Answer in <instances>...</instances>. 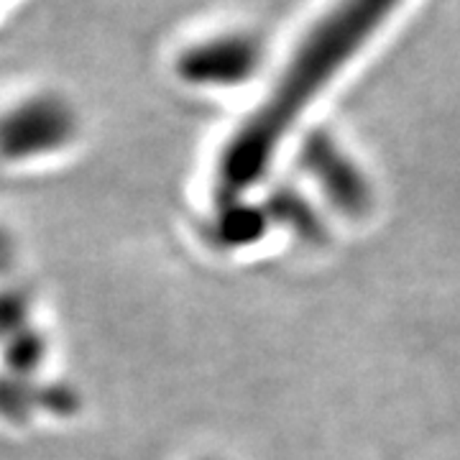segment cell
Segmentation results:
<instances>
[{
    "label": "cell",
    "mask_w": 460,
    "mask_h": 460,
    "mask_svg": "<svg viewBox=\"0 0 460 460\" xmlns=\"http://www.w3.org/2000/svg\"><path fill=\"white\" fill-rule=\"evenodd\" d=\"M399 3L402 0H332L296 44L269 98L223 148L217 164L220 198H238L259 181L299 113L392 16Z\"/></svg>",
    "instance_id": "1"
},
{
    "label": "cell",
    "mask_w": 460,
    "mask_h": 460,
    "mask_svg": "<svg viewBox=\"0 0 460 460\" xmlns=\"http://www.w3.org/2000/svg\"><path fill=\"white\" fill-rule=\"evenodd\" d=\"M261 62V47L246 33H226L199 41L184 51L177 72L192 84H241L253 77Z\"/></svg>",
    "instance_id": "2"
},
{
    "label": "cell",
    "mask_w": 460,
    "mask_h": 460,
    "mask_svg": "<svg viewBox=\"0 0 460 460\" xmlns=\"http://www.w3.org/2000/svg\"><path fill=\"white\" fill-rule=\"evenodd\" d=\"M302 166L313 174L330 202L348 215H363L371 205V184L328 133H313L302 146Z\"/></svg>",
    "instance_id": "3"
},
{
    "label": "cell",
    "mask_w": 460,
    "mask_h": 460,
    "mask_svg": "<svg viewBox=\"0 0 460 460\" xmlns=\"http://www.w3.org/2000/svg\"><path fill=\"white\" fill-rule=\"evenodd\" d=\"M75 133V118L62 100L33 98L5 118V156L29 159L65 146Z\"/></svg>",
    "instance_id": "4"
}]
</instances>
